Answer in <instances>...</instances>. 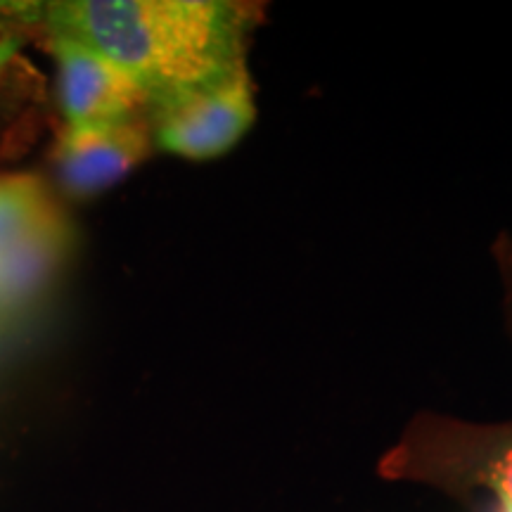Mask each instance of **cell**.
I'll list each match as a JSON object with an SVG mask.
<instances>
[{
	"label": "cell",
	"mask_w": 512,
	"mask_h": 512,
	"mask_svg": "<svg viewBox=\"0 0 512 512\" xmlns=\"http://www.w3.org/2000/svg\"><path fill=\"white\" fill-rule=\"evenodd\" d=\"M152 143L171 155L204 162L226 155L254 124L247 67L147 105Z\"/></svg>",
	"instance_id": "obj_2"
},
{
	"label": "cell",
	"mask_w": 512,
	"mask_h": 512,
	"mask_svg": "<svg viewBox=\"0 0 512 512\" xmlns=\"http://www.w3.org/2000/svg\"><path fill=\"white\" fill-rule=\"evenodd\" d=\"M498 512H512V505H505V503H498Z\"/></svg>",
	"instance_id": "obj_8"
},
{
	"label": "cell",
	"mask_w": 512,
	"mask_h": 512,
	"mask_svg": "<svg viewBox=\"0 0 512 512\" xmlns=\"http://www.w3.org/2000/svg\"><path fill=\"white\" fill-rule=\"evenodd\" d=\"M152 131L138 117L107 124L64 126L55 145V171L74 197H93L150 157Z\"/></svg>",
	"instance_id": "obj_4"
},
{
	"label": "cell",
	"mask_w": 512,
	"mask_h": 512,
	"mask_svg": "<svg viewBox=\"0 0 512 512\" xmlns=\"http://www.w3.org/2000/svg\"><path fill=\"white\" fill-rule=\"evenodd\" d=\"M0 15L110 57L136 76L150 105L245 67L256 8L230 0H50L0 3Z\"/></svg>",
	"instance_id": "obj_1"
},
{
	"label": "cell",
	"mask_w": 512,
	"mask_h": 512,
	"mask_svg": "<svg viewBox=\"0 0 512 512\" xmlns=\"http://www.w3.org/2000/svg\"><path fill=\"white\" fill-rule=\"evenodd\" d=\"M46 216L48 197L36 178H0V249L15 245Z\"/></svg>",
	"instance_id": "obj_5"
},
{
	"label": "cell",
	"mask_w": 512,
	"mask_h": 512,
	"mask_svg": "<svg viewBox=\"0 0 512 512\" xmlns=\"http://www.w3.org/2000/svg\"><path fill=\"white\" fill-rule=\"evenodd\" d=\"M24 38L15 34V31H8V34L0 36V76L5 74V69H8V64L15 60V55L19 53V48H22Z\"/></svg>",
	"instance_id": "obj_7"
},
{
	"label": "cell",
	"mask_w": 512,
	"mask_h": 512,
	"mask_svg": "<svg viewBox=\"0 0 512 512\" xmlns=\"http://www.w3.org/2000/svg\"><path fill=\"white\" fill-rule=\"evenodd\" d=\"M482 479L486 486L496 491L498 503L512 505V444L498 451L489 463L484 465Z\"/></svg>",
	"instance_id": "obj_6"
},
{
	"label": "cell",
	"mask_w": 512,
	"mask_h": 512,
	"mask_svg": "<svg viewBox=\"0 0 512 512\" xmlns=\"http://www.w3.org/2000/svg\"><path fill=\"white\" fill-rule=\"evenodd\" d=\"M46 46L57 67L64 126L131 119L140 107H147L145 88L110 57L62 36H46Z\"/></svg>",
	"instance_id": "obj_3"
}]
</instances>
